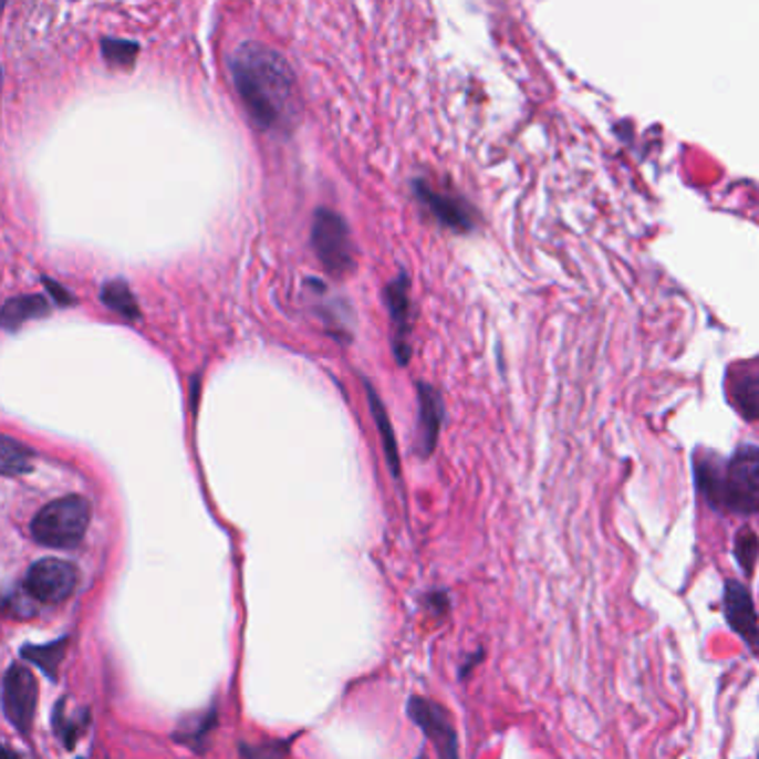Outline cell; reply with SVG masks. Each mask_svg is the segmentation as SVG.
Returning a JSON list of instances; mask_svg holds the SVG:
<instances>
[{
	"instance_id": "obj_1",
	"label": "cell",
	"mask_w": 759,
	"mask_h": 759,
	"mask_svg": "<svg viewBox=\"0 0 759 759\" xmlns=\"http://www.w3.org/2000/svg\"><path fill=\"white\" fill-rule=\"evenodd\" d=\"M235 87L259 129L290 134L301 123V96L285 59L261 43H243L232 54Z\"/></svg>"
},
{
	"instance_id": "obj_2",
	"label": "cell",
	"mask_w": 759,
	"mask_h": 759,
	"mask_svg": "<svg viewBox=\"0 0 759 759\" xmlns=\"http://www.w3.org/2000/svg\"><path fill=\"white\" fill-rule=\"evenodd\" d=\"M92 519V506L81 495L61 497L48 503L32 521V534L50 548H72L83 541Z\"/></svg>"
},
{
	"instance_id": "obj_3",
	"label": "cell",
	"mask_w": 759,
	"mask_h": 759,
	"mask_svg": "<svg viewBox=\"0 0 759 759\" xmlns=\"http://www.w3.org/2000/svg\"><path fill=\"white\" fill-rule=\"evenodd\" d=\"M721 510L750 517L759 512V448L741 446L726 461Z\"/></svg>"
},
{
	"instance_id": "obj_4",
	"label": "cell",
	"mask_w": 759,
	"mask_h": 759,
	"mask_svg": "<svg viewBox=\"0 0 759 759\" xmlns=\"http://www.w3.org/2000/svg\"><path fill=\"white\" fill-rule=\"evenodd\" d=\"M312 246L327 274L341 279L354 270V246L341 215L325 208L316 210L312 223Z\"/></svg>"
},
{
	"instance_id": "obj_5",
	"label": "cell",
	"mask_w": 759,
	"mask_h": 759,
	"mask_svg": "<svg viewBox=\"0 0 759 759\" xmlns=\"http://www.w3.org/2000/svg\"><path fill=\"white\" fill-rule=\"evenodd\" d=\"M79 584L76 565L65 559H41L25 578V591L30 597L43 604L65 602Z\"/></svg>"
},
{
	"instance_id": "obj_6",
	"label": "cell",
	"mask_w": 759,
	"mask_h": 759,
	"mask_svg": "<svg viewBox=\"0 0 759 759\" xmlns=\"http://www.w3.org/2000/svg\"><path fill=\"white\" fill-rule=\"evenodd\" d=\"M37 701H39V688H37L32 670L14 664L6 675L3 704H6L8 719L14 724L17 730L30 732V726L37 713Z\"/></svg>"
},
{
	"instance_id": "obj_7",
	"label": "cell",
	"mask_w": 759,
	"mask_h": 759,
	"mask_svg": "<svg viewBox=\"0 0 759 759\" xmlns=\"http://www.w3.org/2000/svg\"><path fill=\"white\" fill-rule=\"evenodd\" d=\"M724 617L732 633H737L748 648L755 653L759 651V617L750 597V591L737 582V580H726L724 584Z\"/></svg>"
},
{
	"instance_id": "obj_8",
	"label": "cell",
	"mask_w": 759,
	"mask_h": 759,
	"mask_svg": "<svg viewBox=\"0 0 759 759\" xmlns=\"http://www.w3.org/2000/svg\"><path fill=\"white\" fill-rule=\"evenodd\" d=\"M410 713L422 726V730L433 739L437 752L441 759H459V744H457V732L450 724L448 713L426 699H413Z\"/></svg>"
},
{
	"instance_id": "obj_9",
	"label": "cell",
	"mask_w": 759,
	"mask_h": 759,
	"mask_svg": "<svg viewBox=\"0 0 759 759\" xmlns=\"http://www.w3.org/2000/svg\"><path fill=\"white\" fill-rule=\"evenodd\" d=\"M408 290H410V281H408L406 272H402L386 288V303H388V310L393 316V330H395L393 350H395L399 365H406L410 361V352H413L410 339H408L410 336V297H408Z\"/></svg>"
},
{
	"instance_id": "obj_10",
	"label": "cell",
	"mask_w": 759,
	"mask_h": 759,
	"mask_svg": "<svg viewBox=\"0 0 759 759\" xmlns=\"http://www.w3.org/2000/svg\"><path fill=\"white\" fill-rule=\"evenodd\" d=\"M415 187V195L419 197V201L446 226V228H453L457 232H466L472 228V212L470 208L466 206V201L453 197V195H444V193H437V189L428 183V180H422L417 178L413 183Z\"/></svg>"
},
{
	"instance_id": "obj_11",
	"label": "cell",
	"mask_w": 759,
	"mask_h": 759,
	"mask_svg": "<svg viewBox=\"0 0 759 759\" xmlns=\"http://www.w3.org/2000/svg\"><path fill=\"white\" fill-rule=\"evenodd\" d=\"M444 422V404L435 388L419 384V448L422 455H430L435 450L439 428Z\"/></svg>"
},
{
	"instance_id": "obj_12",
	"label": "cell",
	"mask_w": 759,
	"mask_h": 759,
	"mask_svg": "<svg viewBox=\"0 0 759 759\" xmlns=\"http://www.w3.org/2000/svg\"><path fill=\"white\" fill-rule=\"evenodd\" d=\"M724 468L726 464L719 461L715 455L706 453L695 459V481L701 497L715 508L721 510V484H724Z\"/></svg>"
},
{
	"instance_id": "obj_13",
	"label": "cell",
	"mask_w": 759,
	"mask_h": 759,
	"mask_svg": "<svg viewBox=\"0 0 759 759\" xmlns=\"http://www.w3.org/2000/svg\"><path fill=\"white\" fill-rule=\"evenodd\" d=\"M48 312H50V303L45 297H37V294L14 297L3 308V325L8 330H17L32 319L45 316Z\"/></svg>"
},
{
	"instance_id": "obj_14",
	"label": "cell",
	"mask_w": 759,
	"mask_h": 759,
	"mask_svg": "<svg viewBox=\"0 0 759 759\" xmlns=\"http://www.w3.org/2000/svg\"><path fill=\"white\" fill-rule=\"evenodd\" d=\"M730 397L746 419H759V374L748 372L737 376Z\"/></svg>"
},
{
	"instance_id": "obj_15",
	"label": "cell",
	"mask_w": 759,
	"mask_h": 759,
	"mask_svg": "<svg viewBox=\"0 0 759 759\" xmlns=\"http://www.w3.org/2000/svg\"><path fill=\"white\" fill-rule=\"evenodd\" d=\"M365 391H367V402H370V408H372V417H374V422L378 426V433H382V439H384V448H386L391 468H393L395 475H399V453H397V441H395V433L391 428L388 413H386L384 404L378 402V397L374 395L370 384H365Z\"/></svg>"
},
{
	"instance_id": "obj_16",
	"label": "cell",
	"mask_w": 759,
	"mask_h": 759,
	"mask_svg": "<svg viewBox=\"0 0 759 759\" xmlns=\"http://www.w3.org/2000/svg\"><path fill=\"white\" fill-rule=\"evenodd\" d=\"M101 301L114 310L116 314L125 316V319H138L141 316V310L136 305V299L129 290V285L125 281H107L103 288H101Z\"/></svg>"
},
{
	"instance_id": "obj_17",
	"label": "cell",
	"mask_w": 759,
	"mask_h": 759,
	"mask_svg": "<svg viewBox=\"0 0 759 759\" xmlns=\"http://www.w3.org/2000/svg\"><path fill=\"white\" fill-rule=\"evenodd\" d=\"M30 459H32V453L23 444L10 437H3V446H0V466H3V475L12 477V475L28 472L32 468Z\"/></svg>"
},
{
	"instance_id": "obj_18",
	"label": "cell",
	"mask_w": 759,
	"mask_h": 759,
	"mask_svg": "<svg viewBox=\"0 0 759 759\" xmlns=\"http://www.w3.org/2000/svg\"><path fill=\"white\" fill-rule=\"evenodd\" d=\"M757 557H759V537L750 528L739 530L735 537V559L746 578L752 575Z\"/></svg>"
},
{
	"instance_id": "obj_19",
	"label": "cell",
	"mask_w": 759,
	"mask_h": 759,
	"mask_svg": "<svg viewBox=\"0 0 759 759\" xmlns=\"http://www.w3.org/2000/svg\"><path fill=\"white\" fill-rule=\"evenodd\" d=\"M101 48H103L105 61L112 65H118V67L132 65L136 54H138V45L132 41H123V39H103Z\"/></svg>"
},
{
	"instance_id": "obj_20",
	"label": "cell",
	"mask_w": 759,
	"mask_h": 759,
	"mask_svg": "<svg viewBox=\"0 0 759 759\" xmlns=\"http://www.w3.org/2000/svg\"><path fill=\"white\" fill-rule=\"evenodd\" d=\"M45 283H48V290L52 292V297H56V303H59V305H70V303H74V297H72L61 283L50 281V279H45Z\"/></svg>"
}]
</instances>
